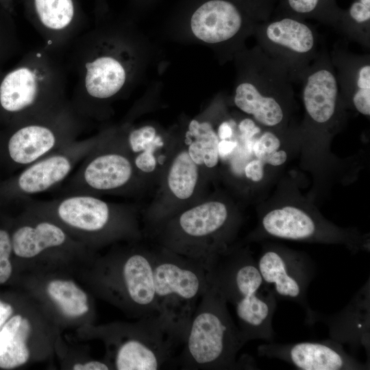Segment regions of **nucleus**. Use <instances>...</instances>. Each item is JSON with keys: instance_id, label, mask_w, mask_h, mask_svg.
Wrapping results in <instances>:
<instances>
[{"instance_id": "f257e3e1", "label": "nucleus", "mask_w": 370, "mask_h": 370, "mask_svg": "<svg viewBox=\"0 0 370 370\" xmlns=\"http://www.w3.org/2000/svg\"><path fill=\"white\" fill-rule=\"evenodd\" d=\"M128 29L97 25L84 31L64 56L73 79L71 104L84 121L103 120L131 84L137 56Z\"/></svg>"}, {"instance_id": "f03ea898", "label": "nucleus", "mask_w": 370, "mask_h": 370, "mask_svg": "<svg viewBox=\"0 0 370 370\" xmlns=\"http://www.w3.org/2000/svg\"><path fill=\"white\" fill-rule=\"evenodd\" d=\"M64 57L42 45L0 71V127L59 110L70 102Z\"/></svg>"}, {"instance_id": "7ed1b4c3", "label": "nucleus", "mask_w": 370, "mask_h": 370, "mask_svg": "<svg viewBox=\"0 0 370 370\" xmlns=\"http://www.w3.org/2000/svg\"><path fill=\"white\" fill-rule=\"evenodd\" d=\"M238 224L225 203L206 200L183 208L149 230L155 245L196 262L208 271L231 247Z\"/></svg>"}, {"instance_id": "20e7f679", "label": "nucleus", "mask_w": 370, "mask_h": 370, "mask_svg": "<svg viewBox=\"0 0 370 370\" xmlns=\"http://www.w3.org/2000/svg\"><path fill=\"white\" fill-rule=\"evenodd\" d=\"M209 281V280H208ZM217 289L209 285L190 320L176 367L186 370L253 369L247 360H236L246 343Z\"/></svg>"}, {"instance_id": "39448f33", "label": "nucleus", "mask_w": 370, "mask_h": 370, "mask_svg": "<svg viewBox=\"0 0 370 370\" xmlns=\"http://www.w3.org/2000/svg\"><path fill=\"white\" fill-rule=\"evenodd\" d=\"M237 63L234 106L260 125H282L293 101V82L287 72L258 45L239 52Z\"/></svg>"}, {"instance_id": "423d86ee", "label": "nucleus", "mask_w": 370, "mask_h": 370, "mask_svg": "<svg viewBox=\"0 0 370 370\" xmlns=\"http://www.w3.org/2000/svg\"><path fill=\"white\" fill-rule=\"evenodd\" d=\"M84 120L71 102L63 108L0 129V171L13 174L78 139Z\"/></svg>"}, {"instance_id": "0eeeda50", "label": "nucleus", "mask_w": 370, "mask_h": 370, "mask_svg": "<svg viewBox=\"0 0 370 370\" xmlns=\"http://www.w3.org/2000/svg\"><path fill=\"white\" fill-rule=\"evenodd\" d=\"M153 286L159 314L184 342L209 281L199 264L162 247H153Z\"/></svg>"}, {"instance_id": "6e6552de", "label": "nucleus", "mask_w": 370, "mask_h": 370, "mask_svg": "<svg viewBox=\"0 0 370 370\" xmlns=\"http://www.w3.org/2000/svg\"><path fill=\"white\" fill-rule=\"evenodd\" d=\"M132 158L116 129L102 131L92 150L61 185L60 195H127L141 185Z\"/></svg>"}, {"instance_id": "1a4fd4ad", "label": "nucleus", "mask_w": 370, "mask_h": 370, "mask_svg": "<svg viewBox=\"0 0 370 370\" xmlns=\"http://www.w3.org/2000/svg\"><path fill=\"white\" fill-rule=\"evenodd\" d=\"M24 203L25 208L89 236L106 238L140 236L135 214L129 206L105 201L99 196L71 194Z\"/></svg>"}, {"instance_id": "9d476101", "label": "nucleus", "mask_w": 370, "mask_h": 370, "mask_svg": "<svg viewBox=\"0 0 370 370\" xmlns=\"http://www.w3.org/2000/svg\"><path fill=\"white\" fill-rule=\"evenodd\" d=\"M275 1L207 0L191 15V32L204 42L236 51L255 27L270 18Z\"/></svg>"}, {"instance_id": "9b49d317", "label": "nucleus", "mask_w": 370, "mask_h": 370, "mask_svg": "<svg viewBox=\"0 0 370 370\" xmlns=\"http://www.w3.org/2000/svg\"><path fill=\"white\" fill-rule=\"evenodd\" d=\"M99 138V134L77 139L0 179V206L24 203L33 196L57 189L92 150Z\"/></svg>"}, {"instance_id": "f8f14e48", "label": "nucleus", "mask_w": 370, "mask_h": 370, "mask_svg": "<svg viewBox=\"0 0 370 370\" xmlns=\"http://www.w3.org/2000/svg\"><path fill=\"white\" fill-rule=\"evenodd\" d=\"M253 36L258 46L287 72L292 82H301L320 49L317 29L288 15L278 14L258 24Z\"/></svg>"}, {"instance_id": "ddd939ff", "label": "nucleus", "mask_w": 370, "mask_h": 370, "mask_svg": "<svg viewBox=\"0 0 370 370\" xmlns=\"http://www.w3.org/2000/svg\"><path fill=\"white\" fill-rule=\"evenodd\" d=\"M25 15L42 40V46L64 57L87 28L80 0H23Z\"/></svg>"}, {"instance_id": "4468645a", "label": "nucleus", "mask_w": 370, "mask_h": 370, "mask_svg": "<svg viewBox=\"0 0 370 370\" xmlns=\"http://www.w3.org/2000/svg\"><path fill=\"white\" fill-rule=\"evenodd\" d=\"M256 262L264 283L276 298L302 306L308 319L313 312L307 301L308 287L314 274L311 260L285 249L268 248L262 251Z\"/></svg>"}, {"instance_id": "2eb2a0df", "label": "nucleus", "mask_w": 370, "mask_h": 370, "mask_svg": "<svg viewBox=\"0 0 370 370\" xmlns=\"http://www.w3.org/2000/svg\"><path fill=\"white\" fill-rule=\"evenodd\" d=\"M207 275L226 302L233 306L267 288L257 262L245 249L230 247L217 258Z\"/></svg>"}, {"instance_id": "dca6fc26", "label": "nucleus", "mask_w": 370, "mask_h": 370, "mask_svg": "<svg viewBox=\"0 0 370 370\" xmlns=\"http://www.w3.org/2000/svg\"><path fill=\"white\" fill-rule=\"evenodd\" d=\"M258 352L260 356L278 358L301 370H364L369 367L347 354L334 340L290 344L270 342L260 345Z\"/></svg>"}, {"instance_id": "f3484780", "label": "nucleus", "mask_w": 370, "mask_h": 370, "mask_svg": "<svg viewBox=\"0 0 370 370\" xmlns=\"http://www.w3.org/2000/svg\"><path fill=\"white\" fill-rule=\"evenodd\" d=\"M300 83L308 116L316 124L328 125L337 114L342 97L326 46L321 47Z\"/></svg>"}, {"instance_id": "a211bd4d", "label": "nucleus", "mask_w": 370, "mask_h": 370, "mask_svg": "<svg viewBox=\"0 0 370 370\" xmlns=\"http://www.w3.org/2000/svg\"><path fill=\"white\" fill-rule=\"evenodd\" d=\"M262 230L269 236L292 241H343L356 248L345 234L321 223L308 212L286 206L267 212L261 219ZM357 249V248H356Z\"/></svg>"}, {"instance_id": "6ab92c4d", "label": "nucleus", "mask_w": 370, "mask_h": 370, "mask_svg": "<svg viewBox=\"0 0 370 370\" xmlns=\"http://www.w3.org/2000/svg\"><path fill=\"white\" fill-rule=\"evenodd\" d=\"M330 54L342 98L360 114L370 115V56L356 54L340 42Z\"/></svg>"}, {"instance_id": "aec40b11", "label": "nucleus", "mask_w": 370, "mask_h": 370, "mask_svg": "<svg viewBox=\"0 0 370 370\" xmlns=\"http://www.w3.org/2000/svg\"><path fill=\"white\" fill-rule=\"evenodd\" d=\"M201 169L190 158L185 146L174 152L167 163L163 180V196L171 203L158 222L186 208L185 202L190 201L196 195Z\"/></svg>"}, {"instance_id": "412c9836", "label": "nucleus", "mask_w": 370, "mask_h": 370, "mask_svg": "<svg viewBox=\"0 0 370 370\" xmlns=\"http://www.w3.org/2000/svg\"><path fill=\"white\" fill-rule=\"evenodd\" d=\"M27 209V208H26ZM34 217L23 223L10 235L12 251L21 258H34L53 248L64 246L68 241L64 229L54 221L31 210Z\"/></svg>"}, {"instance_id": "4be33fe9", "label": "nucleus", "mask_w": 370, "mask_h": 370, "mask_svg": "<svg viewBox=\"0 0 370 370\" xmlns=\"http://www.w3.org/2000/svg\"><path fill=\"white\" fill-rule=\"evenodd\" d=\"M190 158L201 168H214L219 163L218 138L211 112L190 121L184 134Z\"/></svg>"}, {"instance_id": "5701e85b", "label": "nucleus", "mask_w": 370, "mask_h": 370, "mask_svg": "<svg viewBox=\"0 0 370 370\" xmlns=\"http://www.w3.org/2000/svg\"><path fill=\"white\" fill-rule=\"evenodd\" d=\"M280 8L278 14L315 19L335 29L343 12L334 0H280Z\"/></svg>"}, {"instance_id": "b1692460", "label": "nucleus", "mask_w": 370, "mask_h": 370, "mask_svg": "<svg viewBox=\"0 0 370 370\" xmlns=\"http://www.w3.org/2000/svg\"><path fill=\"white\" fill-rule=\"evenodd\" d=\"M336 29L347 39L370 48V0H354L343 11Z\"/></svg>"}, {"instance_id": "393cba45", "label": "nucleus", "mask_w": 370, "mask_h": 370, "mask_svg": "<svg viewBox=\"0 0 370 370\" xmlns=\"http://www.w3.org/2000/svg\"><path fill=\"white\" fill-rule=\"evenodd\" d=\"M47 291L66 316L79 317L89 310L86 294L72 281L52 280Z\"/></svg>"}, {"instance_id": "a878e982", "label": "nucleus", "mask_w": 370, "mask_h": 370, "mask_svg": "<svg viewBox=\"0 0 370 370\" xmlns=\"http://www.w3.org/2000/svg\"><path fill=\"white\" fill-rule=\"evenodd\" d=\"M31 331L28 319L23 318L21 324L8 345L5 353L0 357V367L10 369L25 364L29 359V352L27 341Z\"/></svg>"}, {"instance_id": "bb28decb", "label": "nucleus", "mask_w": 370, "mask_h": 370, "mask_svg": "<svg viewBox=\"0 0 370 370\" xmlns=\"http://www.w3.org/2000/svg\"><path fill=\"white\" fill-rule=\"evenodd\" d=\"M20 49L17 30L12 14L0 6V66Z\"/></svg>"}, {"instance_id": "cd10ccee", "label": "nucleus", "mask_w": 370, "mask_h": 370, "mask_svg": "<svg viewBox=\"0 0 370 370\" xmlns=\"http://www.w3.org/2000/svg\"><path fill=\"white\" fill-rule=\"evenodd\" d=\"M164 145L153 146L132 156L134 165L143 178L145 175L153 174L158 169V153Z\"/></svg>"}, {"instance_id": "c85d7f7f", "label": "nucleus", "mask_w": 370, "mask_h": 370, "mask_svg": "<svg viewBox=\"0 0 370 370\" xmlns=\"http://www.w3.org/2000/svg\"><path fill=\"white\" fill-rule=\"evenodd\" d=\"M12 251L10 233L0 227V284L5 283L12 274V269L10 261Z\"/></svg>"}, {"instance_id": "c756f323", "label": "nucleus", "mask_w": 370, "mask_h": 370, "mask_svg": "<svg viewBox=\"0 0 370 370\" xmlns=\"http://www.w3.org/2000/svg\"><path fill=\"white\" fill-rule=\"evenodd\" d=\"M280 147V141L278 137L272 132L265 131L261 132L253 143L252 151L257 159L263 162L269 155L278 151Z\"/></svg>"}, {"instance_id": "7c9ffc66", "label": "nucleus", "mask_w": 370, "mask_h": 370, "mask_svg": "<svg viewBox=\"0 0 370 370\" xmlns=\"http://www.w3.org/2000/svg\"><path fill=\"white\" fill-rule=\"evenodd\" d=\"M23 317L17 314L10 318L0 330V357L5 353L8 345L15 335Z\"/></svg>"}, {"instance_id": "2f4dec72", "label": "nucleus", "mask_w": 370, "mask_h": 370, "mask_svg": "<svg viewBox=\"0 0 370 370\" xmlns=\"http://www.w3.org/2000/svg\"><path fill=\"white\" fill-rule=\"evenodd\" d=\"M264 162L259 160H252L247 164L245 168V174L247 178L253 182H260L264 176Z\"/></svg>"}, {"instance_id": "473e14b6", "label": "nucleus", "mask_w": 370, "mask_h": 370, "mask_svg": "<svg viewBox=\"0 0 370 370\" xmlns=\"http://www.w3.org/2000/svg\"><path fill=\"white\" fill-rule=\"evenodd\" d=\"M233 138L219 140L218 144L219 158H225L234 151L238 143Z\"/></svg>"}, {"instance_id": "72a5a7b5", "label": "nucleus", "mask_w": 370, "mask_h": 370, "mask_svg": "<svg viewBox=\"0 0 370 370\" xmlns=\"http://www.w3.org/2000/svg\"><path fill=\"white\" fill-rule=\"evenodd\" d=\"M287 159V154L283 150L275 151L269 155L263 161L264 163L272 166H280L284 164Z\"/></svg>"}, {"instance_id": "f704fd0d", "label": "nucleus", "mask_w": 370, "mask_h": 370, "mask_svg": "<svg viewBox=\"0 0 370 370\" xmlns=\"http://www.w3.org/2000/svg\"><path fill=\"white\" fill-rule=\"evenodd\" d=\"M74 370H108L109 367L100 361H90L85 364H75L73 367Z\"/></svg>"}, {"instance_id": "c9c22d12", "label": "nucleus", "mask_w": 370, "mask_h": 370, "mask_svg": "<svg viewBox=\"0 0 370 370\" xmlns=\"http://www.w3.org/2000/svg\"><path fill=\"white\" fill-rule=\"evenodd\" d=\"M13 312L12 306L0 301V328L6 322Z\"/></svg>"}, {"instance_id": "e433bc0d", "label": "nucleus", "mask_w": 370, "mask_h": 370, "mask_svg": "<svg viewBox=\"0 0 370 370\" xmlns=\"http://www.w3.org/2000/svg\"><path fill=\"white\" fill-rule=\"evenodd\" d=\"M95 2V14L97 18L103 16V14L106 11V0H94Z\"/></svg>"}, {"instance_id": "4c0bfd02", "label": "nucleus", "mask_w": 370, "mask_h": 370, "mask_svg": "<svg viewBox=\"0 0 370 370\" xmlns=\"http://www.w3.org/2000/svg\"><path fill=\"white\" fill-rule=\"evenodd\" d=\"M15 0H0V6L10 14H13Z\"/></svg>"}]
</instances>
